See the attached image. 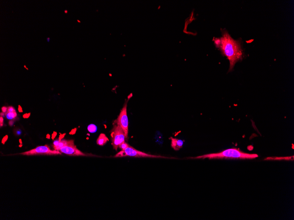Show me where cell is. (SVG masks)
Returning <instances> with one entry per match:
<instances>
[{"mask_svg": "<svg viewBox=\"0 0 294 220\" xmlns=\"http://www.w3.org/2000/svg\"><path fill=\"white\" fill-rule=\"evenodd\" d=\"M69 141L67 140H55L53 144L54 150L59 151L61 148L67 145Z\"/></svg>", "mask_w": 294, "mask_h": 220, "instance_id": "9c48e42d", "label": "cell"}, {"mask_svg": "<svg viewBox=\"0 0 294 220\" xmlns=\"http://www.w3.org/2000/svg\"><path fill=\"white\" fill-rule=\"evenodd\" d=\"M120 126L113 124V129L111 131V144L115 150H117L120 145Z\"/></svg>", "mask_w": 294, "mask_h": 220, "instance_id": "52a82bcc", "label": "cell"}, {"mask_svg": "<svg viewBox=\"0 0 294 220\" xmlns=\"http://www.w3.org/2000/svg\"><path fill=\"white\" fill-rule=\"evenodd\" d=\"M16 112V110H15V108H14L13 107L9 106L7 108V111H6V112H8H8Z\"/></svg>", "mask_w": 294, "mask_h": 220, "instance_id": "5bb4252c", "label": "cell"}, {"mask_svg": "<svg viewBox=\"0 0 294 220\" xmlns=\"http://www.w3.org/2000/svg\"><path fill=\"white\" fill-rule=\"evenodd\" d=\"M87 129H88V131L89 132L94 133L96 132L97 131V128L96 125H94V124H91V125H88Z\"/></svg>", "mask_w": 294, "mask_h": 220, "instance_id": "7c38bea8", "label": "cell"}, {"mask_svg": "<svg viewBox=\"0 0 294 220\" xmlns=\"http://www.w3.org/2000/svg\"><path fill=\"white\" fill-rule=\"evenodd\" d=\"M3 117H2V116H1V127H2V126H3Z\"/></svg>", "mask_w": 294, "mask_h": 220, "instance_id": "9a60e30c", "label": "cell"}, {"mask_svg": "<svg viewBox=\"0 0 294 220\" xmlns=\"http://www.w3.org/2000/svg\"><path fill=\"white\" fill-rule=\"evenodd\" d=\"M21 155L25 156H33L36 155H54L61 154V152L57 150H50L48 146H39L34 149L22 152L20 153Z\"/></svg>", "mask_w": 294, "mask_h": 220, "instance_id": "5b68a950", "label": "cell"}, {"mask_svg": "<svg viewBox=\"0 0 294 220\" xmlns=\"http://www.w3.org/2000/svg\"><path fill=\"white\" fill-rule=\"evenodd\" d=\"M170 140H171V147L175 151L180 150L183 147L184 141L178 139H175L173 137L170 138Z\"/></svg>", "mask_w": 294, "mask_h": 220, "instance_id": "ba28073f", "label": "cell"}, {"mask_svg": "<svg viewBox=\"0 0 294 220\" xmlns=\"http://www.w3.org/2000/svg\"><path fill=\"white\" fill-rule=\"evenodd\" d=\"M132 156L136 157H148L156 158H169L166 157L162 156H161L153 155L147 154L138 151L134 149L133 147L129 146L128 147L126 148L124 150H122L117 154L115 155V157H120Z\"/></svg>", "mask_w": 294, "mask_h": 220, "instance_id": "3957f363", "label": "cell"}, {"mask_svg": "<svg viewBox=\"0 0 294 220\" xmlns=\"http://www.w3.org/2000/svg\"><path fill=\"white\" fill-rule=\"evenodd\" d=\"M109 141V139L104 134H100L97 138V144L98 145L103 146Z\"/></svg>", "mask_w": 294, "mask_h": 220, "instance_id": "30bf717a", "label": "cell"}, {"mask_svg": "<svg viewBox=\"0 0 294 220\" xmlns=\"http://www.w3.org/2000/svg\"><path fill=\"white\" fill-rule=\"evenodd\" d=\"M5 115L7 119L11 120L16 119L17 116L16 112H8V113L6 112L5 113Z\"/></svg>", "mask_w": 294, "mask_h": 220, "instance_id": "8fae6325", "label": "cell"}, {"mask_svg": "<svg viewBox=\"0 0 294 220\" xmlns=\"http://www.w3.org/2000/svg\"><path fill=\"white\" fill-rule=\"evenodd\" d=\"M61 153L70 156H86L87 155L78 150L74 143V141L70 140L67 145L63 147L59 150Z\"/></svg>", "mask_w": 294, "mask_h": 220, "instance_id": "8992f818", "label": "cell"}, {"mask_svg": "<svg viewBox=\"0 0 294 220\" xmlns=\"http://www.w3.org/2000/svg\"><path fill=\"white\" fill-rule=\"evenodd\" d=\"M258 156L255 154H249V153H244L241 152L238 149H229L228 150H224L222 152L217 153H212V154L204 155L195 157H191L190 159H253L258 157Z\"/></svg>", "mask_w": 294, "mask_h": 220, "instance_id": "7a4b0ae2", "label": "cell"}, {"mask_svg": "<svg viewBox=\"0 0 294 220\" xmlns=\"http://www.w3.org/2000/svg\"><path fill=\"white\" fill-rule=\"evenodd\" d=\"M50 38H47L48 42H50Z\"/></svg>", "mask_w": 294, "mask_h": 220, "instance_id": "2e32d148", "label": "cell"}, {"mask_svg": "<svg viewBox=\"0 0 294 220\" xmlns=\"http://www.w3.org/2000/svg\"><path fill=\"white\" fill-rule=\"evenodd\" d=\"M222 37L214 39L215 45L222 54L230 62L229 71L233 69L237 62L243 59V51L240 41L233 40L226 30H223Z\"/></svg>", "mask_w": 294, "mask_h": 220, "instance_id": "6da1fadb", "label": "cell"}, {"mask_svg": "<svg viewBox=\"0 0 294 220\" xmlns=\"http://www.w3.org/2000/svg\"><path fill=\"white\" fill-rule=\"evenodd\" d=\"M127 102L121 110V111L117 119L114 122L113 124L119 125L124 132L126 139L128 138V119L127 114Z\"/></svg>", "mask_w": 294, "mask_h": 220, "instance_id": "277c9868", "label": "cell"}, {"mask_svg": "<svg viewBox=\"0 0 294 220\" xmlns=\"http://www.w3.org/2000/svg\"><path fill=\"white\" fill-rule=\"evenodd\" d=\"M130 146L126 142H125L124 143H122V144L119 146V148L121 150H123L126 149V148Z\"/></svg>", "mask_w": 294, "mask_h": 220, "instance_id": "4fadbf2b", "label": "cell"}]
</instances>
